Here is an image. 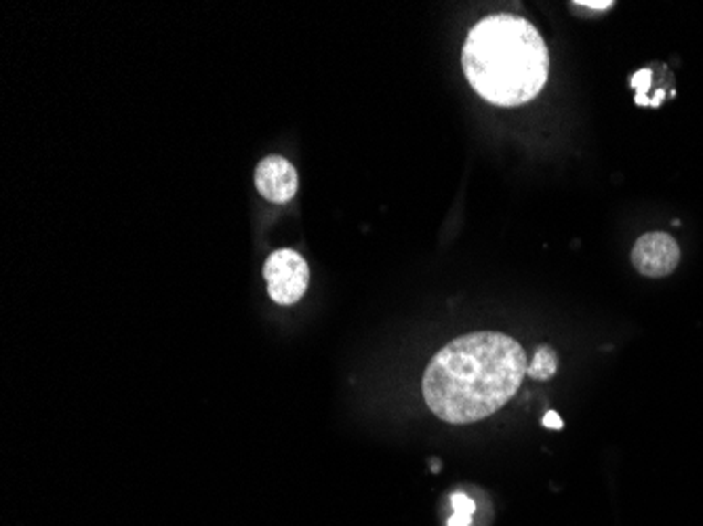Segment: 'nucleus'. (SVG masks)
Returning a JSON list of instances; mask_svg holds the SVG:
<instances>
[{
  "label": "nucleus",
  "mask_w": 703,
  "mask_h": 526,
  "mask_svg": "<svg viewBox=\"0 0 703 526\" xmlns=\"http://www.w3.org/2000/svg\"><path fill=\"white\" fill-rule=\"evenodd\" d=\"M517 339L495 331L470 333L444 345L423 375V398L447 424H474L499 411L527 375Z\"/></svg>",
  "instance_id": "nucleus-1"
},
{
  "label": "nucleus",
  "mask_w": 703,
  "mask_h": 526,
  "mask_svg": "<svg viewBox=\"0 0 703 526\" xmlns=\"http://www.w3.org/2000/svg\"><path fill=\"white\" fill-rule=\"evenodd\" d=\"M462 66L489 103L514 108L535 100L548 82L549 53L538 27L517 16H491L472 27Z\"/></svg>",
  "instance_id": "nucleus-2"
},
{
  "label": "nucleus",
  "mask_w": 703,
  "mask_h": 526,
  "mask_svg": "<svg viewBox=\"0 0 703 526\" xmlns=\"http://www.w3.org/2000/svg\"><path fill=\"white\" fill-rule=\"evenodd\" d=\"M268 295L281 306H293L310 285V268L293 248H281L270 255L263 266Z\"/></svg>",
  "instance_id": "nucleus-3"
},
{
  "label": "nucleus",
  "mask_w": 703,
  "mask_h": 526,
  "mask_svg": "<svg viewBox=\"0 0 703 526\" xmlns=\"http://www.w3.org/2000/svg\"><path fill=\"white\" fill-rule=\"evenodd\" d=\"M678 261V242L666 232L644 234V237L636 240L634 248H632V263H634L640 274L653 276V279L674 272Z\"/></svg>",
  "instance_id": "nucleus-4"
},
{
  "label": "nucleus",
  "mask_w": 703,
  "mask_h": 526,
  "mask_svg": "<svg viewBox=\"0 0 703 526\" xmlns=\"http://www.w3.org/2000/svg\"><path fill=\"white\" fill-rule=\"evenodd\" d=\"M299 177L293 164L282 156H268L255 169V188L270 203L282 205L297 194Z\"/></svg>",
  "instance_id": "nucleus-5"
},
{
  "label": "nucleus",
  "mask_w": 703,
  "mask_h": 526,
  "mask_svg": "<svg viewBox=\"0 0 703 526\" xmlns=\"http://www.w3.org/2000/svg\"><path fill=\"white\" fill-rule=\"evenodd\" d=\"M556 366H559L556 352L549 345H539L538 352H535V358L527 366V375L539 379V382H548V379L554 377Z\"/></svg>",
  "instance_id": "nucleus-6"
},
{
  "label": "nucleus",
  "mask_w": 703,
  "mask_h": 526,
  "mask_svg": "<svg viewBox=\"0 0 703 526\" xmlns=\"http://www.w3.org/2000/svg\"><path fill=\"white\" fill-rule=\"evenodd\" d=\"M451 505H453V510L459 511V514H470L472 516L476 511V503L463 493H455L453 497H451Z\"/></svg>",
  "instance_id": "nucleus-7"
},
{
  "label": "nucleus",
  "mask_w": 703,
  "mask_h": 526,
  "mask_svg": "<svg viewBox=\"0 0 703 526\" xmlns=\"http://www.w3.org/2000/svg\"><path fill=\"white\" fill-rule=\"evenodd\" d=\"M649 82H651V72L649 70L638 72L634 79H632V85H634V89L640 93L638 97H643V93L646 91V89H649Z\"/></svg>",
  "instance_id": "nucleus-8"
},
{
  "label": "nucleus",
  "mask_w": 703,
  "mask_h": 526,
  "mask_svg": "<svg viewBox=\"0 0 703 526\" xmlns=\"http://www.w3.org/2000/svg\"><path fill=\"white\" fill-rule=\"evenodd\" d=\"M544 426L549 427V430H560L562 427V419L559 417V413L556 411H548L546 417H544Z\"/></svg>",
  "instance_id": "nucleus-9"
},
{
  "label": "nucleus",
  "mask_w": 703,
  "mask_h": 526,
  "mask_svg": "<svg viewBox=\"0 0 703 526\" xmlns=\"http://www.w3.org/2000/svg\"><path fill=\"white\" fill-rule=\"evenodd\" d=\"M470 524H472L470 514H459V511H455V514L451 516V521L447 526H470Z\"/></svg>",
  "instance_id": "nucleus-10"
},
{
  "label": "nucleus",
  "mask_w": 703,
  "mask_h": 526,
  "mask_svg": "<svg viewBox=\"0 0 703 526\" xmlns=\"http://www.w3.org/2000/svg\"><path fill=\"white\" fill-rule=\"evenodd\" d=\"M580 6H590V9H609V6H612V3L609 0V3H575Z\"/></svg>",
  "instance_id": "nucleus-11"
}]
</instances>
